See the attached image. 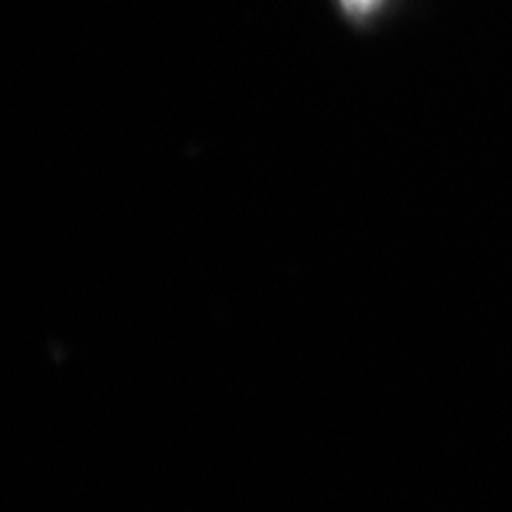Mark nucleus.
Listing matches in <instances>:
<instances>
[{"label": "nucleus", "mask_w": 512, "mask_h": 512, "mask_svg": "<svg viewBox=\"0 0 512 512\" xmlns=\"http://www.w3.org/2000/svg\"><path fill=\"white\" fill-rule=\"evenodd\" d=\"M380 3V0H342V5L347 8V12H351V15H368L370 10L375 8V5Z\"/></svg>", "instance_id": "obj_1"}]
</instances>
